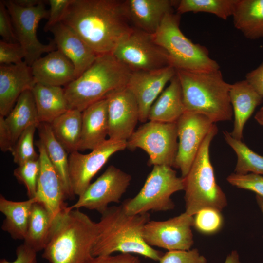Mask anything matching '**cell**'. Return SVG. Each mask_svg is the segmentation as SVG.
Returning a JSON list of instances; mask_svg holds the SVG:
<instances>
[{
    "label": "cell",
    "mask_w": 263,
    "mask_h": 263,
    "mask_svg": "<svg viewBox=\"0 0 263 263\" xmlns=\"http://www.w3.org/2000/svg\"><path fill=\"white\" fill-rule=\"evenodd\" d=\"M61 22L98 56L111 53L133 28L119 0H72Z\"/></svg>",
    "instance_id": "6da1fadb"
},
{
    "label": "cell",
    "mask_w": 263,
    "mask_h": 263,
    "mask_svg": "<svg viewBox=\"0 0 263 263\" xmlns=\"http://www.w3.org/2000/svg\"><path fill=\"white\" fill-rule=\"evenodd\" d=\"M149 221L148 212L129 215L122 205L109 207L97 223V235L92 256H108L118 252L138 254L158 262L164 253L149 245L143 237L145 226Z\"/></svg>",
    "instance_id": "7a4b0ae2"
},
{
    "label": "cell",
    "mask_w": 263,
    "mask_h": 263,
    "mask_svg": "<svg viewBox=\"0 0 263 263\" xmlns=\"http://www.w3.org/2000/svg\"><path fill=\"white\" fill-rule=\"evenodd\" d=\"M97 235V223L68 206L53 220L42 257L50 263H88Z\"/></svg>",
    "instance_id": "3957f363"
},
{
    "label": "cell",
    "mask_w": 263,
    "mask_h": 263,
    "mask_svg": "<svg viewBox=\"0 0 263 263\" xmlns=\"http://www.w3.org/2000/svg\"><path fill=\"white\" fill-rule=\"evenodd\" d=\"M185 111L200 113L213 123L231 120L233 115L229 92L220 69L208 71L176 70Z\"/></svg>",
    "instance_id": "277c9868"
},
{
    "label": "cell",
    "mask_w": 263,
    "mask_h": 263,
    "mask_svg": "<svg viewBox=\"0 0 263 263\" xmlns=\"http://www.w3.org/2000/svg\"><path fill=\"white\" fill-rule=\"evenodd\" d=\"M132 73L111 53L97 56L88 69L64 88L70 109L82 112L111 93L126 87Z\"/></svg>",
    "instance_id": "5b68a950"
},
{
    "label": "cell",
    "mask_w": 263,
    "mask_h": 263,
    "mask_svg": "<svg viewBox=\"0 0 263 263\" xmlns=\"http://www.w3.org/2000/svg\"><path fill=\"white\" fill-rule=\"evenodd\" d=\"M217 132L214 124L204 140L188 174L184 178L185 212L192 216L205 208L221 211L227 205L225 194L216 182L209 156L210 143Z\"/></svg>",
    "instance_id": "8992f818"
},
{
    "label": "cell",
    "mask_w": 263,
    "mask_h": 263,
    "mask_svg": "<svg viewBox=\"0 0 263 263\" xmlns=\"http://www.w3.org/2000/svg\"><path fill=\"white\" fill-rule=\"evenodd\" d=\"M180 15L167 14L157 31L152 35L154 41L168 54L171 65L176 70L208 71L220 69L211 58L206 48L193 43L180 30Z\"/></svg>",
    "instance_id": "52a82bcc"
},
{
    "label": "cell",
    "mask_w": 263,
    "mask_h": 263,
    "mask_svg": "<svg viewBox=\"0 0 263 263\" xmlns=\"http://www.w3.org/2000/svg\"><path fill=\"white\" fill-rule=\"evenodd\" d=\"M184 188V178L178 177L171 167L155 165L137 194L122 205L129 215L171 210L175 207L171 196Z\"/></svg>",
    "instance_id": "ba28073f"
},
{
    "label": "cell",
    "mask_w": 263,
    "mask_h": 263,
    "mask_svg": "<svg viewBox=\"0 0 263 263\" xmlns=\"http://www.w3.org/2000/svg\"><path fill=\"white\" fill-rule=\"evenodd\" d=\"M176 122L149 121L140 126L127 141V148H140L149 156L148 164L174 166L178 151Z\"/></svg>",
    "instance_id": "9c48e42d"
},
{
    "label": "cell",
    "mask_w": 263,
    "mask_h": 263,
    "mask_svg": "<svg viewBox=\"0 0 263 263\" xmlns=\"http://www.w3.org/2000/svg\"><path fill=\"white\" fill-rule=\"evenodd\" d=\"M111 54L132 72L171 66L168 54L154 41L152 35L134 27Z\"/></svg>",
    "instance_id": "30bf717a"
},
{
    "label": "cell",
    "mask_w": 263,
    "mask_h": 263,
    "mask_svg": "<svg viewBox=\"0 0 263 263\" xmlns=\"http://www.w3.org/2000/svg\"><path fill=\"white\" fill-rule=\"evenodd\" d=\"M3 1L11 17L17 41L24 51V61L27 64L31 66L43 54L56 49L53 40L48 44H43L38 38L37 31L39 21L49 17V10L44 2L35 7L24 8L13 0Z\"/></svg>",
    "instance_id": "8fae6325"
},
{
    "label": "cell",
    "mask_w": 263,
    "mask_h": 263,
    "mask_svg": "<svg viewBox=\"0 0 263 263\" xmlns=\"http://www.w3.org/2000/svg\"><path fill=\"white\" fill-rule=\"evenodd\" d=\"M131 180L130 174L110 165L68 208L72 210L84 207L96 210L101 214L109 207L110 203L120 202Z\"/></svg>",
    "instance_id": "7c38bea8"
},
{
    "label": "cell",
    "mask_w": 263,
    "mask_h": 263,
    "mask_svg": "<svg viewBox=\"0 0 263 263\" xmlns=\"http://www.w3.org/2000/svg\"><path fill=\"white\" fill-rule=\"evenodd\" d=\"M127 148V141L107 139L87 154L78 151L68 157L69 174L72 191L79 196L86 190L95 175L114 153Z\"/></svg>",
    "instance_id": "4fadbf2b"
},
{
    "label": "cell",
    "mask_w": 263,
    "mask_h": 263,
    "mask_svg": "<svg viewBox=\"0 0 263 263\" xmlns=\"http://www.w3.org/2000/svg\"><path fill=\"white\" fill-rule=\"evenodd\" d=\"M176 123L179 142L174 167L180 169L181 177L184 178L215 123L205 115L188 111L184 112Z\"/></svg>",
    "instance_id": "5bb4252c"
},
{
    "label": "cell",
    "mask_w": 263,
    "mask_h": 263,
    "mask_svg": "<svg viewBox=\"0 0 263 263\" xmlns=\"http://www.w3.org/2000/svg\"><path fill=\"white\" fill-rule=\"evenodd\" d=\"M193 216L186 212L165 221H149L145 225L143 237L150 246L170 250H188L194 241L191 228Z\"/></svg>",
    "instance_id": "9a60e30c"
},
{
    "label": "cell",
    "mask_w": 263,
    "mask_h": 263,
    "mask_svg": "<svg viewBox=\"0 0 263 263\" xmlns=\"http://www.w3.org/2000/svg\"><path fill=\"white\" fill-rule=\"evenodd\" d=\"M109 139L127 141L134 132L139 120L136 99L126 87L107 97Z\"/></svg>",
    "instance_id": "2e32d148"
},
{
    "label": "cell",
    "mask_w": 263,
    "mask_h": 263,
    "mask_svg": "<svg viewBox=\"0 0 263 263\" xmlns=\"http://www.w3.org/2000/svg\"><path fill=\"white\" fill-rule=\"evenodd\" d=\"M176 74L172 66L154 71L132 72L127 87L137 102L139 121L145 123L148 120L151 106Z\"/></svg>",
    "instance_id": "e0dca14e"
},
{
    "label": "cell",
    "mask_w": 263,
    "mask_h": 263,
    "mask_svg": "<svg viewBox=\"0 0 263 263\" xmlns=\"http://www.w3.org/2000/svg\"><path fill=\"white\" fill-rule=\"evenodd\" d=\"M36 145L39 152L40 170L35 198L44 206L54 220L68 207L65 203L67 198L60 178L39 139Z\"/></svg>",
    "instance_id": "ac0fdd59"
},
{
    "label": "cell",
    "mask_w": 263,
    "mask_h": 263,
    "mask_svg": "<svg viewBox=\"0 0 263 263\" xmlns=\"http://www.w3.org/2000/svg\"><path fill=\"white\" fill-rule=\"evenodd\" d=\"M36 83L31 67L24 61L0 65V115L5 117L21 94L31 90Z\"/></svg>",
    "instance_id": "d6986e66"
},
{
    "label": "cell",
    "mask_w": 263,
    "mask_h": 263,
    "mask_svg": "<svg viewBox=\"0 0 263 263\" xmlns=\"http://www.w3.org/2000/svg\"><path fill=\"white\" fill-rule=\"evenodd\" d=\"M56 49L64 54L73 64L76 78L88 69L97 55L70 27L60 22L49 31Z\"/></svg>",
    "instance_id": "ffe728a7"
},
{
    "label": "cell",
    "mask_w": 263,
    "mask_h": 263,
    "mask_svg": "<svg viewBox=\"0 0 263 263\" xmlns=\"http://www.w3.org/2000/svg\"><path fill=\"white\" fill-rule=\"evenodd\" d=\"M124 2L127 16L133 27L153 34L165 17L174 12L178 0H126Z\"/></svg>",
    "instance_id": "44dd1931"
},
{
    "label": "cell",
    "mask_w": 263,
    "mask_h": 263,
    "mask_svg": "<svg viewBox=\"0 0 263 263\" xmlns=\"http://www.w3.org/2000/svg\"><path fill=\"white\" fill-rule=\"evenodd\" d=\"M30 67L36 83L62 87L76 78L73 64L57 49L40 57Z\"/></svg>",
    "instance_id": "7402d4cb"
},
{
    "label": "cell",
    "mask_w": 263,
    "mask_h": 263,
    "mask_svg": "<svg viewBox=\"0 0 263 263\" xmlns=\"http://www.w3.org/2000/svg\"><path fill=\"white\" fill-rule=\"evenodd\" d=\"M82 131L78 151L93 150L107 139L109 133L108 101L100 100L82 112Z\"/></svg>",
    "instance_id": "603a6c76"
},
{
    "label": "cell",
    "mask_w": 263,
    "mask_h": 263,
    "mask_svg": "<svg viewBox=\"0 0 263 263\" xmlns=\"http://www.w3.org/2000/svg\"><path fill=\"white\" fill-rule=\"evenodd\" d=\"M234 121L231 135L242 140L244 126L255 108L263 101L259 94L245 79L231 84L229 92Z\"/></svg>",
    "instance_id": "cb8c5ba5"
},
{
    "label": "cell",
    "mask_w": 263,
    "mask_h": 263,
    "mask_svg": "<svg viewBox=\"0 0 263 263\" xmlns=\"http://www.w3.org/2000/svg\"><path fill=\"white\" fill-rule=\"evenodd\" d=\"M185 112L182 88L176 74L168 86L151 106L148 120L165 123L176 122Z\"/></svg>",
    "instance_id": "d4e9b609"
},
{
    "label": "cell",
    "mask_w": 263,
    "mask_h": 263,
    "mask_svg": "<svg viewBox=\"0 0 263 263\" xmlns=\"http://www.w3.org/2000/svg\"><path fill=\"white\" fill-rule=\"evenodd\" d=\"M31 91L40 123L50 124L70 109L62 87L36 83Z\"/></svg>",
    "instance_id": "484cf974"
},
{
    "label": "cell",
    "mask_w": 263,
    "mask_h": 263,
    "mask_svg": "<svg viewBox=\"0 0 263 263\" xmlns=\"http://www.w3.org/2000/svg\"><path fill=\"white\" fill-rule=\"evenodd\" d=\"M37 129L39 140L60 178L67 199H73L75 195L70 181L68 152L54 136L49 123H40Z\"/></svg>",
    "instance_id": "4316f807"
},
{
    "label": "cell",
    "mask_w": 263,
    "mask_h": 263,
    "mask_svg": "<svg viewBox=\"0 0 263 263\" xmlns=\"http://www.w3.org/2000/svg\"><path fill=\"white\" fill-rule=\"evenodd\" d=\"M36 198L23 201H13L0 196V211L5 216L2 229L15 240H24L26 236L31 208Z\"/></svg>",
    "instance_id": "83f0119b"
},
{
    "label": "cell",
    "mask_w": 263,
    "mask_h": 263,
    "mask_svg": "<svg viewBox=\"0 0 263 263\" xmlns=\"http://www.w3.org/2000/svg\"><path fill=\"white\" fill-rule=\"evenodd\" d=\"M232 17L235 27L245 38L263 37V0H238Z\"/></svg>",
    "instance_id": "f1b7e54d"
},
{
    "label": "cell",
    "mask_w": 263,
    "mask_h": 263,
    "mask_svg": "<svg viewBox=\"0 0 263 263\" xmlns=\"http://www.w3.org/2000/svg\"><path fill=\"white\" fill-rule=\"evenodd\" d=\"M4 120L14 144L28 127L39 124L31 90H26L21 94Z\"/></svg>",
    "instance_id": "f546056e"
},
{
    "label": "cell",
    "mask_w": 263,
    "mask_h": 263,
    "mask_svg": "<svg viewBox=\"0 0 263 263\" xmlns=\"http://www.w3.org/2000/svg\"><path fill=\"white\" fill-rule=\"evenodd\" d=\"M82 118V112L70 109L50 123L54 136L69 153L78 151Z\"/></svg>",
    "instance_id": "4dcf8cb0"
},
{
    "label": "cell",
    "mask_w": 263,
    "mask_h": 263,
    "mask_svg": "<svg viewBox=\"0 0 263 263\" xmlns=\"http://www.w3.org/2000/svg\"><path fill=\"white\" fill-rule=\"evenodd\" d=\"M53 221L44 206L35 202L31 208L24 243L37 253L43 250L51 234Z\"/></svg>",
    "instance_id": "1f68e13d"
},
{
    "label": "cell",
    "mask_w": 263,
    "mask_h": 263,
    "mask_svg": "<svg viewBox=\"0 0 263 263\" xmlns=\"http://www.w3.org/2000/svg\"><path fill=\"white\" fill-rule=\"evenodd\" d=\"M224 139L236 153L237 163L235 173L246 174L249 172L263 175V156L251 150L242 140L234 138L226 131L223 132Z\"/></svg>",
    "instance_id": "d6a6232c"
},
{
    "label": "cell",
    "mask_w": 263,
    "mask_h": 263,
    "mask_svg": "<svg viewBox=\"0 0 263 263\" xmlns=\"http://www.w3.org/2000/svg\"><path fill=\"white\" fill-rule=\"evenodd\" d=\"M238 0H180L176 6L179 15L187 13L206 12L226 20L232 16Z\"/></svg>",
    "instance_id": "836d02e7"
},
{
    "label": "cell",
    "mask_w": 263,
    "mask_h": 263,
    "mask_svg": "<svg viewBox=\"0 0 263 263\" xmlns=\"http://www.w3.org/2000/svg\"><path fill=\"white\" fill-rule=\"evenodd\" d=\"M38 126L33 125L28 127L13 146L11 152L14 163L18 165L39 159V155L35 151L33 141L34 134Z\"/></svg>",
    "instance_id": "e575fe53"
},
{
    "label": "cell",
    "mask_w": 263,
    "mask_h": 263,
    "mask_svg": "<svg viewBox=\"0 0 263 263\" xmlns=\"http://www.w3.org/2000/svg\"><path fill=\"white\" fill-rule=\"evenodd\" d=\"M39 170V158L18 165L14 170V176L26 187L29 199L36 197Z\"/></svg>",
    "instance_id": "d590c367"
},
{
    "label": "cell",
    "mask_w": 263,
    "mask_h": 263,
    "mask_svg": "<svg viewBox=\"0 0 263 263\" xmlns=\"http://www.w3.org/2000/svg\"><path fill=\"white\" fill-rule=\"evenodd\" d=\"M223 225L221 211L214 208H203L193 215V227L202 234H214L221 229Z\"/></svg>",
    "instance_id": "8d00e7d4"
},
{
    "label": "cell",
    "mask_w": 263,
    "mask_h": 263,
    "mask_svg": "<svg viewBox=\"0 0 263 263\" xmlns=\"http://www.w3.org/2000/svg\"><path fill=\"white\" fill-rule=\"evenodd\" d=\"M227 182L237 188L253 191L263 198V176L255 173L230 174L226 178Z\"/></svg>",
    "instance_id": "74e56055"
},
{
    "label": "cell",
    "mask_w": 263,
    "mask_h": 263,
    "mask_svg": "<svg viewBox=\"0 0 263 263\" xmlns=\"http://www.w3.org/2000/svg\"><path fill=\"white\" fill-rule=\"evenodd\" d=\"M158 263H207L206 258L197 248L170 250L164 253Z\"/></svg>",
    "instance_id": "f35d334b"
},
{
    "label": "cell",
    "mask_w": 263,
    "mask_h": 263,
    "mask_svg": "<svg viewBox=\"0 0 263 263\" xmlns=\"http://www.w3.org/2000/svg\"><path fill=\"white\" fill-rule=\"evenodd\" d=\"M25 54L19 43L0 41V65L19 63L24 61Z\"/></svg>",
    "instance_id": "ab89813d"
},
{
    "label": "cell",
    "mask_w": 263,
    "mask_h": 263,
    "mask_svg": "<svg viewBox=\"0 0 263 263\" xmlns=\"http://www.w3.org/2000/svg\"><path fill=\"white\" fill-rule=\"evenodd\" d=\"M72 0H49V17L44 30L49 31L56 24L62 21Z\"/></svg>",
    "instance_id": "60d3db41"
},
{
    "label": "cell",
    "mask_w": 263,
    "mask_h": 263,
    "mask_svg": "<svg viewBox=\"0 0 263 263\" xmlns=\"http://www.w3.org/2000/svg\"><path fill=\"white\" fill-rule=\"evenodd\" d=\"M0 35L5 42L18 43L11 17L3 0L0 1Z\"/></svg>",
    "instance_id": "b9f144b4"
},
{
    "label": "cell",
    "mask_w": 263,
    "mask_h": 263,
    "mask_svg": "<svg viewBox=\"0 0 263 263\" xmlns=\"http://www.w3.org/2000/svg\"><path fill=\"white\" fill-rule=\"evenodd\" d=\"M37 254L36 251L23 243L17 248L15 260L10 262L2 259L0 263H37Z\"/></svg>",
    "instance_id": "7bdbcfd3"
},
{
    "label": "cell",
    "mask_w": 263,
    "mask_h": 263,
    "mask_svg": "<svg viewBox=\"0 0 263 263\" xmlns=\"http://www.w3.org/2000/svg\"><path fill=\"white\" fill-rule=\"evenodd\" d=\"M88 263H141V261L133 254L120 253L116 255L93 257Z\"/></svg>",
    "instance_id": "ee69618b"
},
{
    "label": "cell",
    "mask_w": 263,
    "mask_h": 263,
    "mask_svg": "<svg viewBox=\"0 0 263 263\" xmlns=\"http://www.w3.org/2000/svg\"><path fill=\"white\" fill-rule=\"evenodd\" d=\"M245 80L259 94L263 96V62L248 72L246 75Z\"/></svg>",
    "instance_id": "f6af8a7d"
},
{
    "label": "cell",
    "mask_w": 263,
    "mask_h": 263,
    "mask_svg": "<svg viewBox=\"0 0 263 263\" xmlns=\"http://www.w3.org/2000/svg\"><path fill=\"white\" fill-rule=\"evenodd\" d=\"M4 117L0 115V148L2 151H11L14 144L5 124Z\"/></svg>",
    "instance_id": "bcb514c9"
},
{
    "label": "cell",
    "mask_w": 263,
    "mask_h": 263,
    "mask_svg": "<svg viewBox=\"0 0 263 263\" xmlns=\"http://www.w3.org/2000/svg\"><path fill=\"white\" fill-rule=\"evenodd\" d=\"M13 1L17 5L24 8L35 7L43 2L40 0H13Z\"/></svg>",
    "instance_id": "7dc6e473"
},
{
    "label": "cell",
    "mask_w": 263,
    "mask_h": 263,
    "mask_svg": "<svg viewBox=\"0 0 263 263\" xmlns=\"http://www.w3.org/2000/svg\"><path fill=\"white\" fill-rule=\"evenodd\" d=\"M224 263H242L236 250L232 251L227 256Z\"/></svg>",
    "instance_id": "c3c4849f"
},
{
    "label": "cell",
    "mask_w": 263,
    "mask_h": 263,
    "mask_svg": "<svg viewBox=\"0 0 263 263\" xmlns=\"http://www.w3.org/2000/svg\"><path fill=\"white\" fill-rule=\"evenodd\" d=\"M255 119L260 125L263 126V106L256 113Z\"/></svg>",
    "instance_id": "681fc988"
},
{
    "label": "cell",
    "mask_w": 263,
    "mask_h": 263,
    "mask_svg": "<svg viewBox=\"0 0 263 263\" xmlns=\"http://www.w3.org/2000/svg\"><path fill=\"white\" fill-rule=\"evenodd\" d=\"M256 199L257 203L263 215V198L259 195H256Z\"/></svg>",
    "instance_id": "f907efd6"
}]
</instances>
